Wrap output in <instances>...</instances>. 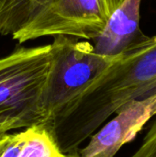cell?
Here are the masks:
<instances>
[{
  "label": "cell",
  "mask_w": 156,
  "mask_h": 157,
  "mask_svg": "<svg viewBox=\"0 0 156 157\" xmlns=\"http://www.w3.org/2000/svg\"><path fill=\"white\" fill-rule=\"evenodd\" d=\"M156 94V35L145 36L117 55L72 104L45 126L63 154L79 146L122 106Z\"/></svg>",
  "instance_id": "1"
},
{
  "label": "cell",
  "mask_w": 156,
  "mask_h": 157,
  "mask_svg": "<svg viewBox=\"0 0 156 157\" xmlns=\"http://www.w3.org/2000/svg\"><path fill=\"white\" fill-rule=\"evenodd\" d=\"M51 63V45L16 49L0 58V129L43 124L41 97Z\"/></svg>",
  "instance_id": "2"
},
{
  "label": "cell",
  "mask_w": 156,
  "mask_h": 157,
  "mask_svg": "<svg viewBox=\"0 0 156 157\" xmlns=\"http://www.w3.org/2000/svg\"><path fill=\"white\" fill-rule=\"evenodd\" d=\"M50 45L51 63L41 97L43 125L77 99L116 58L101 55L91 42L71 36H54Z\"/></svg>",
  "instance_id": "3"
},
{
  "label": "cell",
  "mask_w": 156,
  "mask_h": 157,
  "mask_svg": "<svg viewBox=\"0 0 156 157\" xmlns=\"http://www.w3.org/2000/svg\"><path fill=\"white\" fill-rule=\"evenodd\" d=\"M125 0H51L27 27L12 36L19 43L40 37L64 35L94 40Z\"/></svg>",
  "instance_id": "4"
},
{
  "label": "cell",
  "mask_w": 156,
  "mask_h": 157,
  "mask_svg": "<svg viewBox=\"0 0 156 157\" xmlns=\"http://www.w3.org/2000/svg\"><path fill=\"white\" fill-rule=\"evenodd\" d=\"M110 121L91 135L88 144L77 151L80 157H114L131 142L156 115V94L122 106Z\"/></svg>",
  "instance_id": "5"
},
{
  "label": "cell",
  "mask_w": 156,
  "mask_h": 157,
  "mask_svg": "<svg viewBox=\"0 0 156 157\" xmlns=\"http://www.w3.org/2000/svg\"><path fill=\"white\" fill-rule=\"evenodd\" d=\"M141 3L142 0H125L112 15L102 33L92 40L97 53L115 57L146 36L140 29Z\"/></svg>",
  "instance_id": "6"
},
{
  "label": "cell",
  "mask_w": 156,
  "mask_h": 157,
  "mask_svg": "<svg viewBox=\"0 0 156 157\" xmlns=\"http://www.w3.org/2000/svg\"><path fill=\"white\" fill-rule=\"evenodd\" d=\"M51 0H0V34L13 36L30 24Z\"/></svg>",
  "instance_id": "7"
},
{
  "label": "cell",
  "mask_w": 156,
  "mask_h": 157,
  "mask_svg": "<svg viewBox=\"0 0 156 157\" xmlns=\"http://www.w3.org/2000/svg\"><path fill=\"white\" fill-rule=\"evenodd\" d=\"M24 142L17 157H63L54 138L43 125H34L23 131Z\"/></svg>",
  "instance_id": "8"
},
{
  "label": "cell",
  "mask_w": 156,
  "mask_h": 157,
  "mask_svg": "<svg viewBox=\"0 0 156 157\" xmlns=\"http://www.w3.org/2000/svg\"><path fill=\"white\" fill-rule=\"evenodd\" d=\"M131 157H156V118L141 146Z\"/></svg>",
  "instance_id": "9"
},
{
  "label": "cell",
  "mask_w": 156,
  "mask_h": 157,
  "mask_svg": "<svg viewBox=\"0 0 156 157\" xmlns=\"http://www.w3.org/2000/svg\"><path fill=\"white\" fill-rule=\"evenodd\" d=\"M24 142V132L11 134L9 143L0 157H17L20 148Z\"/></svg>",
  "instance_id": "10"
},
{
  "label": "cell",
  "mask_w": 156,
  "mask_h": 157,
  "mask_svg": "<svg viewBox=\"0 0 156 157\" xmlns=\"http://www.w3.org/2000/svg\"><path fill=\"white\" fill-rule=\"evenodd\" d=\"M10 136H11V134H8V133L3 134L0 136V156L2 155L5 149L6 148V146L9 143V140H10Z\"/></svg>",
  "instance_id": "11"
},
{
  "label": "cell",
  "mask_w": 156,
  "mask_h": 157,
  "mask_svg": "<svg viewBox=\"0 0 156 157\" xmlns=\"http://www.w3.org/2000/svg\"><path fill=\"white\" fill-rule=\"evenodd\" d=\"M63 157H80L78 153L75 152V153H73V154H68V155H64Z\"/></svg>",
  "instance_id": "12"
},
{
  "label": "cell",
  "mask_w": 156,
  "mask_h": 157,
  "mask_svg": "<svg viewBox=\"0 0 156 157\" xmlns=\"http://www.w3.org/2000/svg\"><path fill=\"white\" fill-rule=\"evenodd\" d=\"M6 133H8V132H6V131H4L3 129H0V136L1 135H3V134H6Z\"/></svg>",
  "instance_id": "13"
}]
</instances>
